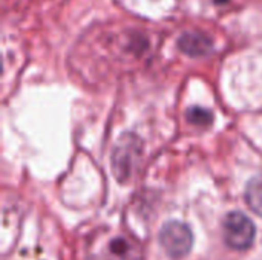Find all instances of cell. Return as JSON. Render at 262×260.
Masks as SVG:
<instances>
[{"mask_svg":"<svg viewBox=\"0 0 262 260\" xmlns=\"http://www.w3.org/2000/svg\"><path fill=\"white\" fill-rule=\"evenodd\" d=\"M138 152L140 139L137 138V135H124L120 138L112 155V169L120 181H126L130 175Z\"/></svg>","mask_w":262,"mask_h":260,"instance_id":"3","label":"cell"},{"mask_svg":"<svg viewBox=\"0 0 262 260\" xmlns=\"http://www.w3.org/2000/svg\"><path fill=\"white\" fill-rule=\"evenodd\" d=\"M223 236L230 248L244 251L252 247L256 228L249 216L241 211H232L223 221Z\"/></svg>","mask_w":262,"mask_h":260,"instance_id":"1","label":"cell"},{"mask_svg":"<svg viewBox=\"0 0 262 260\" xmlns=\"http://www.w3.org/2000/svg\"><path fill=\"white\" fill-rule=\"evenodd\" d=\"M163 250L172 259H183L193 247V233L184 222L169 221L163 225L158 234Z\"/></svg>","mask_w":262,"mask_h":260,"instance_id":"2","label":"cell"},{"mask_svg":"<svg viewBox=\"0 0 262 260\" xmlns=\"http://www.w3.org/2000/svg\"><path fill=\"white\" fill-rule=\"evenodd\" d=\"M178 48L189 57H204L212 51L213 43L201 32H186L178 38Z\"/></svg>","mask_w":262,"mask_h":260,"instance_id":"5","label":"cell"},{"mask_svg":"<svg viewBox=\"0 0 262 260\" xmlns=\"http://www.w3.org/2000/svg\"><path fill=\"white\" fill-rule=\"evenodd\" d=\"M187 120L193 124H209L212 121V113L203 107H190L187 110Z\"/></svg>","mask_w":262,"mask_h":260,"instance_id":"7","label":"cell"},{"mask_svg":"<svg viewBox=\"0 0 262 260\" xmlns=\"http://www.w3.org/2000/svg\"><path fill=\"white\" fill-rule=\"evenodd\" d=\"M246 202L249 208L262 218V173L253 176L246 187Z\"/></svg>","mask_w":262,"mask_h":260,"instance_id":"6","label":"cell"},{"mask_svg":"<svg viewBox=\"0 0 262 260\" xmlns=\"http://www.w3.org/2000/svg\"><path fill=\"white\" fill-rule=\"evenodd\" d=\"M143 253L140 245L126 236L114 238L106 250H104V260H141Z\"/></svg>","mask_w":262,"mask_h":260,"instance_id":"4","label":"cell"}]
</instances>
